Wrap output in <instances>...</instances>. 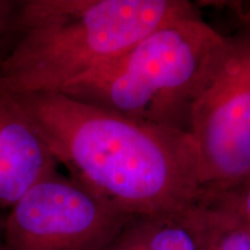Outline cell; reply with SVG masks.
<instances>
[{
    "mask_svg": "<svg viewBox=\"0 0 250 250\" xmlns=\"http://www.w3.org/2000/svg\"><path fill=\"white\" fill-rule=\"evenodd\" d=\"M134 218L57 171L9 208L0 250H105Z\"/></svg>",
    "mask_w": 250,
    "mask_h": 250,
    "instance_id": "5b68a950",
    "label": "cell"
},
{
    "mask_svg": "<svg viewBox=\"0 0 250 250\" xmlns=\"http://www.w3.org/2000/svg\"><path fill=\"white\" fill-rule=\"evenodd\" d=\"M1 221H2V219H0V227H1Z\"/></svg>",
    "mask_w": 250,
    "mask_h": 250,
    "instance_id": "7c38bea8",
    "label": "cell"
},
{
    "mask_svg": "<svg viewBox=\"0 0 250 250\" xmlns=\"http://www.w3.org/2000/svg\"><path fill=\"white\" fill-rule=\"evenodd\" d=\"M43 137L12 95L0 94V210L58 171Z\"/></svg>",
    "mask_w": 250,
    "mask_h": 250,
    "instance_id": "8992f818",
    "label": "cell"
},
{
    "mask_svg": "<svg viewBox=\"0 0 250 250\" xmlns=\"http://www.w3.org/2000/svg\"><path fill=\"white\" fill-rule=\"evenodd\" d=\"M198 11L187 0H24L0 59V94L59 92L156 28Z\"/></svg>",
    "mask_w": 250,
    "mask_h": 250,
    "instance_id": "7a4b0ae2",
    "label": "cell"
},
{
    "mask_svg": "<svg viewBox=\"0 0 250 250\" xmlns=\"http://www.w3.org/2000/svg\"><path fill=\"white\" fill-rule=\"evenodd\" d=\"M205 206H212L242 223L250 224V176L232 189L213 197Z\"/></svg>",
    "mask_w": 250,
    "mask_h": 250,
    "instance_id": "9c48e42d",
    "label": "cell"
},
{
    "mask_svg": "<svg viewBox=\"0 0 250 250\" xmlns=\"http://www.w3.org/2000/svg\"><path fill=\"white\" fill-rule=\"evenodd\" d=\"M225 35L201 12L177 18L58 93L130 120L188 133Z\"/></svg>",
    "mask_w": 250,
    "mask_h": 250,
    "instance_id": "3957f363",
    "label": "cell"
},
{
    "mask_svg": "<svg viewBox=\"0 0 250 250\" xmlns=\"http://www.w3.org/2000/svg\"><path fill=\"white\" fill-rule=\"evenodd\" d=\"M179 218L191 234L196 250H250L245 225L218 208L197 206Z\"/></svg>",
    "mask_w": 250,
    "mask_h": 250,
    "instance_id": "ba28073f",
    "label": "cell"
},
{
    "mask_svg": "<svg viewBox=\"0 0 250 250\" xmlns=\"http://www.w3.org/2000/svg\"><path fill=\"white\" fill-rule=\"evenodd\" d=\"M105 250H196L195 242L179 217H137Z\"/></svg>",
    "mask_w": 250,
    "mask_h": 250,
    "instance_id": "52a82bcc",
    "label": "cell"
},
{
    "mask_svg": "<svg viewBox=\"0 0 250 250\" xmlns=\"http://www.w3.org/2000/svg\"><path fill=\"white\" fill-rule=\"evenodd\" d=\"M58 165L134 217H180L205 205L189 133L123 117L58 92L12 95Z\"/></svg>",
    "mask_w": 250,
    "mask_h": 250,
    "instance_id": "6da1fadb",
    "label": "cell"
},
{
    "mask_svg": "<svg viewBox=\"0 0 250 250\" xmlns=\"http://www.w3.org/2000/svg\"><path fill=\"white\" fill-rule=\"evenodd\" d=\"M241 223H242V221H241ZM243 225H245V227H246V229L247 230H248V233L250 234V224H248V223H242Z\"/></svg>",
    "mask_w": 250,
    "mask_h": 250,
    "instance_id": "8fae6325",
    "label": "cell"
},
{
    "mask_svg": "<svg viewBox=\"0 0 250 250\" xmlns=\"http://www.w3.org/2000/svg\"><path fill=\"white\" fill-rule=\"evenodd\" d=\"M235 7L239 27L225 36L189 118L206 205L250 176V6Z\"/></svg>",
    "mask_w": 250,
    "mask_h": 250,
    "instance_id": "277c9868",
    "label": "cell"
},
{
    "mask_svg": "<svg viewBox=\"0 0 250 250\" xmlns=\"http://www.w3.org/2000/svg\"><path fill=\"white\" fill-rule=\"evenodd\" d=\"M19 1L13 0H0V41L11 33Z\"/></svg>",
    "mask_w": 250,
    "mask_h": 250,
    "instance_id": "30bf717a",
    "label": "cell"
}]
</instances>
